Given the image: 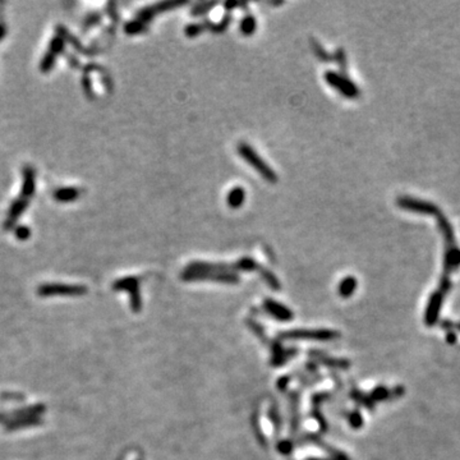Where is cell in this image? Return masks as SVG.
<instances>
[{"instance_id":"6da1fadb","label":"cell","mask_w":460,"mask_h":460,"mask_svg":"<svg viewBox=\"0 0 460 460\" xmlns=\"http://www.w3.org/2000/svg\"><path fill=\"white\" fill-rule=\"evenodd\" d=\"M238 152H239V155L242 156V158L244 159L253 169H256V170L260 172L266 180H269V182L271 183H275L276 180H278V175L275 174V171H274L273 169H271L270 166L260 158V155H258L250 145L242 142L239 146H238Z\"/></svg>"},{"instance_id":"7a4b0ae2","label":"cell","mask_w":460,"mask_h":460,"mask_svg":"<svg viewBox=\"0 0 460 460\" xmlns=\"http://www.w3.org/2000/svg\"><path fill=\"white\" fill-rule=\"evenodd\" d=\"M325 80L328 81L329 85L335 87L336 90L340 91L343 95L348 96V98H353V96L357 95V90H355L354 86L349 81L345 80L344 77H341L340 74H338V73L328 72L325 74Z\"/></svg>"},{"instance_id":"3957f363","label":"cell","mask_w":460,"mask_h":460,"mask_svg":"<svg viewBox=\"0 0 460 460\" xmlns=\"http://www.w3.org/2000/svg\"><path fill=\"white\" fill-rule=\"evenodd\" d=\"M244 200H245V192L244 189L240 187L233 188V189L229 192L228 198H226L228 205L232 208H239L240 206L243 205V202H244Z\"/></svg>"},{"instance_id":"277c9868","label":"cell","mask_w":460,"mask_h":460,"mask_svg":"<svg viewBox=\"0 0 460 460\" xmlns=\"http://www.w3.org/2000/svg\"><path fill=\"white\" fill-rule=\"evenodd\" d=\"M35 189V172L31 168L25 169L23 175V195L31 196Z\"/></svg>"},{"instance_id":"5b68a950","label":"cell","mask_w":460,"mask_h":460,"mask_svg":"<svg viewBox=\"0 0 460 460\" xmlns=\"http://www.w3.org/2000/svg\"><path fill=\"white\" fill-rule=\"evenodd\" d=\"M80 196V190L75 189V188H63V189L56 190L55 198L57 201H63V202H69V201L75 200V198Z\"/></svg>"},{"instance_id":"8992f818","label":"cell","mask_w":460,"mask_h":460,"mask_svg":"<svg viewBox=\"0 0 460 460\" xmlns=\"http://www.w3.org/2000/svg\"><path fill=\"white\" fill-rule=\"evenodd\" d=\"M26 205H27V202H26V201L20 200V201H17V202H14V205L12 206V210H10V213H9V219H8V221H7V225H5L7 228H9V226L12 225L15 220H17L18 216H20L21 214H22V211L25 210Z\"/></svg>"},{"instance_id":"52a82bcc","label":"cell","mask_w":460,"mask_h":460,"mask_svg":"<svg viewBox=\"0 0 460 460\" xmlns=\"http://www.w3.org/2000/svg\"><path fill=\"white\" fill-rule=\"evenodd\" d=\"M82 289L81 288H70L65 285H49L43 288L40 290V293L43 294H50V293H81Z\"/></svg>"},{"instance_id":"ba28073f","label":"cell","mask_w":460,"mask_h":460,"mask_svg":"<svg viewBox=\"0 0 460 460\" xmlns=\"http://www.w3.org/2000/svg\"><path fill=\"white\" fill-rule=\"evenodd\" d=\"M267 304H269V310H270V312H273L274 315H278L280 318H290V316H292L290 315L289 311L285 310L283 305L278 304V303L267 302Z\"/></svg>"},{"instance_id":"9c48e42d","label":"cell","mask_w":460,"mask_h":460,"mask_svg":"<svg viewBox=\"0 0 460 460\" xmlns=\"http://www.w3.org/2000/svg\"><path fill=\"white\" fill-rule=\"evenodd\" d=\"M256 28V21L253 17H247L242 21V25H240V31H242L243 35H252L253 31Z\"/></svg>"},{"instance_id":"30bf717a","label":"cell","mask_w":460,"mask_h":460,"mask_svg":"<svg viewBox=\"0 0 460 460\" xmlns=\"http://www.w3.org/2000/svg\"><path fill=\"white\" fill-rule=\"evenodd\" d=\"M355 288V280L353 278H348L341 283L340 285V293L343 295H349L350 293L354 290Z\"/></svg>"},{"instance_id":"8fae6325","label":"cell","mask_w":460,"mask_h":460,"mask_svg":"<svg viewBox=\"0 0 460 460\" xmlns=\"http://www.w3.org/2000/svg\"><path fill=\"white\" fill-rule=\"evenodd\" d=\"M202 28L203 27L201 25H190L189 27L187 28V35L190 36V37H193V36H197L198 33L202 31Z\"/></svg>"},{"instance_id":"7c38bea8","label":"cell","mask_w":460,"mask_h":460,"mask_svg":"<svg viewBox=\"0 0 460 460\" xmlns=\"http://www.w3.org/2000/svg\"><path fill=\"white\" fill-rule=\"evenodd\" d=\"M28 235H30V230L25 228V226H21V228L17 230L18 239H26V238H28Z\"/></svg>"},{"instance_id":"4fadbf2b","label":"cell","mask_w":460,"mask_h":460,"mask_svg":"<svg viewBox=\"0 0 460 460\" xmlns=\"http://www.w3.org/2000/svg\"><path fill=\"white\" fill-rule=\"evenodd\" d=\"M4 35V28L3 27H0V37H2V36Z\"/></svg>"}]
</instances>
